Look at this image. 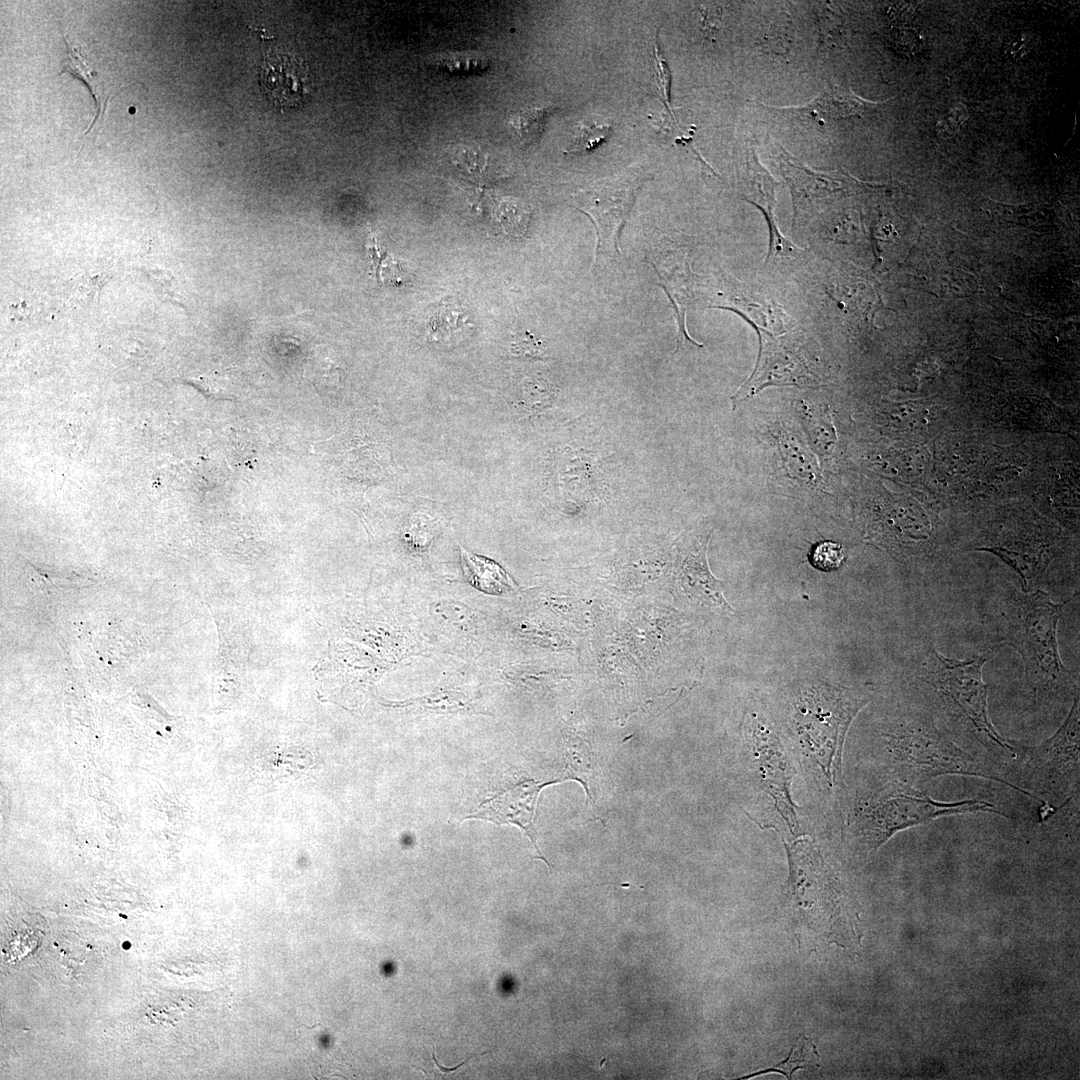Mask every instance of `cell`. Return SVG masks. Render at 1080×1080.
<instances>
[{
  "label": "cell",
  "mask_w": 1080,
  "mask_h": 1080,
  "mask_svg": "<svg viewBox=\"0 0 1080 1080\" xmlns=\"http://www.w3.org/2000/svg\"><path fill=\"white\" fill-rule=\"evenodd\" d=\"M1067 602H1053L1038 588L1004 593L999 613V641L1014 648L1024 663L1028 690L1036 704L1065 703L1079 696L1076 677L1059 654L1057 627Z\"/></svg>",
  "instance_id": "cell-1"
},
{
  "label": "cell",
  "mask_w": 1080,
  "mask_h": 1080,
  "mask_svg": "<svg viewBox=\"0 0 1080 1080\" xmlns=\"http://www.w3.org/2000/svg\"><path fill=\"white\" fill-rule=\"evenodd\" d=\"M868 702L862 692L822 683L804 687L791 702L794 745L811 782L825 797L841 783L846 733Z\"/></svg>",
  "instance_id": "cell-2"
},
{
  "label": "cell",
  "mask_w": 1080,
  "mask_h": 1080,
  "mask_svg": "<svg viewBox=\"0 0 1080 1080\" xmlns=\"http://www.w3.org/2000/svg\"><path fill=\"white\" fill-rule=\"evenodd\" d=\"M879 737L880 761L890 780L924 789L937 777L960 775L1009 786L993 767L958 746L927 712L895 718L881 729Z\"/></svg>",
  "instance_id": "cell-3"
},
{
  "label": "cell",
  "mask_w": 1080,
  "mask_h": 1080,
  "mask_svg": "<svg viewBox=\"0 0 1080 1080\" xmlns=\"http://www.w3.org/2000/svg\"><path fill=\"white\" fill-rule=\"evenodd\" d=\"M986 661L985 655L969 660L947 658L930 645L922 656L919 678L940 697L948 714L981 745L991 766L1007 781L1017 757L1016 741L1001 736L991 721L983 679Z\"/></svg>",
  "instance_id": "cell-4"
},
{
  "label": "cell",
  "mask_w": 1080,
  "mask_h": 1080,
  "mask_svg": "<svg viewBox=\"0 0 1080 1080\" xmlns=\"http://www.w3.org/2000/svg\"><path fill=\"white\" fill-rule=\"evenodd\" d=\"M971 812L1001 814L985 800L938 801L924 789L888 779L857 801L849 818L848 836L857 851L870 856L900 831Z\"/></svg>",
  "instance_id": "cell-5"
},
{
  "label": "cell",
  "mask_w": 1080,
  "mask_h": 1080,
  "mask_svg": "<svg viewBox=\"0 0 1080 1080\" xmlns=\"http://www.w3.org/2000/svg\"><path fill=\"white\" fill-rule=\"evenodd\" d=\"M1079 696L1060 728L1035 746L1016 742L1017 757L1007 773L1011 787L1057 810L1078 794L1080 766Z\"/></svg>",
  "instance_id": "cell-6"
},
{
  "label": "cell",
  "mask_w": 1080,
  "mask_h": 1080,
  "mask_svg": "<svg viewBox=\"0 0 1080 1080\" xmlns=\"http://www.w3.org/2000/svg\"><path fill=\"white\" fill-rule=\"evenodd\" d=\"M744 740L754 780L770 800L783 828L796 836L799 824L790 791L794 769L778 733L766 718L751 713L745 721Z\"/></svg>",
  "instance_id": "cell-7"
},
{
  "label": "cell",
  "mask_w": 1080,
  "mask_h": 1080,
  "mask_svg": "<svg viewBox=\"0 0 1080 1080\" xmlns=\"http://www.w3.org/2000/svg\"><path fill=\"white\" fill-rule=\"evenodd\" d=\"M641 183V175L630 172L595 182L574 195L575 206L591 217L596 229L594 269L620 255L619 233Z\"/></svg>",
  "instance_id": "cell-8"
},
{
  "label": "cell",
  "mask_w": 1080,
  "mask_h": 1080,
  "mask_svg": "<svg viewBox=\"0 0 1080 1080\" xmlns=\"http://www.w3.org/2000/svg\"><path fill=\"white\" fill-rule=\"evenodd\" d=\"M760 352L749 379L732 396L735 409L769 386L818 387L821 379L801 343L794 337L758 332Z\"/></svg>",
  "instance_id": "cell-9"
},
{
  "label": "cell",
  "mask_w": 1080,
  "mask_h": 1080,
  "mask_svg": "<svg viewBox=\"0 0 1080 1080\" xmlns=\"http://www.w3.org/2000/svg\"><path fill=\"white\" fill-rule=\"evenodd\" d=\"M556 782L558 781H522L494 794L466 818L482 819L497 825H516L528 836L538 853V858L551 867V864L538 848L534 817L536 802L541 789Z\"/></svg>",
  "instance_id": "cell-10"
},
{
  "label": "cell",
  "mask_w": 1080,
  "mask_h": 1080,
  "mask_svg": "<svg viewBox=\"0 0 1080 1080\" xmlns=\"http://www.w3.org/2000/svg\"><path fill=\"white\" fill-rule=\"evenodd\" d=\"M649 263L654 268L659 285L664 289L675 309L678 323L677 349L684 342L702 346L695 342L686 329V311L692 297V278L686 248L679 243L665 242Z\"/></svg>",
  "instance_id": "cell-11"
},
{
  "label": "cell",
  "mask_w": 1080,
  "mask_h": 1080,
  "mask_svg": "<svg viewBox=\"0 0 1080 1080\" xmlns=\"http://www.w3.org/2000/svg\"><path fill=\"white\" fill-rule=\"evenodd\" d=\"M260 81L267 98L280 108L300 105L309 93L306 66L300 58L286 52L264 54Z\"/></svg>",
  "instance_id": "cell-12"
},
{
  "label": "cell",
  "mask_w": 1080,
  "mask_h": 1080,
  "mask_svg": "<svg viewBox=\"0 0 1080 1080\" xmlns=\"http://www.w3.org/2000/svg\"><path fill=\"white\" fill-rule=\"evenodd\" d=\"M748 158L741 187L745 200L760 209L767 221L770 232L767 262L774 258L793 259L799 255L800 250L781 235L774 220L775 187L778 184L760 166L755 155Z\"/></svg>",
  "instance_id": "cell-13"
},
{
  "label": "cell",
  "mask_w": 1080,
  "mask_h": 1080,
  "mask_svg": "<svg viewBox=\"0 0 1080 1080\" xmlns=\"http://www.w3.org/2000/svg\"><path fill=\"white\" fill-rule=\"evenodd\" d=\"M723 285L717 290L715 297L710 298V307L733 310L742 315L750 322L757 332H768V328L781 329L785 327L784 313L774 308L771 303L756 297L752 292L742 288L739 282L722 276Z\"/></svg>",
  "instance_id": "cell-14"
},
{
  "label": "cell",
  "mask_w": 1080,
  "mask_h": 1080,
  "mask_svg": "<svg viewBox=\"0 0 1080 1080\" xmlns=\"http://www.w3.org/2000/svg\"><path fill=\"white\" fill-rule=\"evenodd\" d=\"M709 536L696 541L684 556L680 565L681 582L688 593L706 605L732 612L721 589L720 582L711 574L706 551Z\"/></svg>",
  "instance_id": "cell-15"
},
{
  "label": "cell",
  "mask_w": 1080,
  "mask_h": 1080,
  "mask_svg": "<svg viewBox=\"0 0 1080 1080\" xmlns=\"http://www.w3.org/2000/svg\"><path fill=\"white\" fill-rule=\"evenodd\" d=\"M866 102L851 90L829 86L812 102L794 107V112L817 120L838 119L863 112Z\"/></svg>",
  "instance_id": "cell-16"
},
{
  "label": "cell",
  "mask_w": 1080,
  "mask_h": 1080,
  "mask_svg": "<svg viewBox=\"0 0 1080 1080\" xmlns=\"http://www.w3.org/2000/svg\"><path fill=\"white\" fill-rule=\"evenodd\" d=\"M463 573L476 589L492 595H505L514 589L508 573L495 561L461 548Z\"/></svg>",
  "instance_id": "cell-17"
},
{
  "label": "cell",
  "mask_w": 1080,
  "mask_h": 1080,
  "mask_svg": "<svg viewBox=\"0 0 1080 1080\" xmlns=\"http://www.w3.org/2000/svg\"><path fill=\"white\" fill-rule=\"evenodd\" d=\"M783 166L785 177L790 182L793 191L795 214L801 210L807 201L810 207L813 202H820L829 198L840 190L835 179L803 170L802 167L791 165L787 159Z\"/></svg>",
  "instance_id": "cell-18"
},
{
  "label": "cell",
  "mask_w": 1080,
  "mask_h": 1080,
  "mask_svg": "<svg viewBox=\"0 0 1080 1080\" xmlns=\"http://www.w3.org/2000/svg\"><path fill=\"white\" fill-rule=\"evenodd\" d=\"M63 39L65 41V52L61 73L68 72L81 79L89 88L96 103V117L84 134V137H86L92 133L97 121H103L110 95L101 92L98 74L93 68L87 65L80 52V47L72 45L65 34L63 35Z\"/></svg>",
  "instance_id": "cell-19"
},
{
  "label": "cell",
  "mask_w": 1080,
  "mask_h": 1080,
  "mask_svg": "<svg viewBox=\"0 0 1080 1080\" xmlns=\"http://www.w3.org/2000/svg\"><path fill=\"white\" fill-rule=\"evenodd\" d=\"M565 771L567 773L565 779L580 781L585 787L587 795L592 798L590 788H592L591 785L596 773L591 754L582 741L578 742L577 739L567 741Z\"/></svg>",
  "instance_id": "cell-20"
},
{
  "label": "cell",
  "mask_w": 1080,
  "mask_h": 1080,
  "mask_svg": "<svg viewBox=\"0 0 1080 1080\" xmlns=\"http://www.w3.org/2000/svg\"><path fill=\"white\" fill-rule=\"evenodd\" d=\"M550 113L546 108L523 109L512 116L510 125L521 142L533 144L541 137Z\"/></svg>",
  "instance_id": "cell-21"
},
{
  "label": "cell",
  "mask_w": 1080,
  "mask_h": 1080,
  "mask_svg": "<svg viewBox=\"0 0 1080 1080\" xmlns=\"http://www.w3.org/2000/svg\"><path fill=\"white\" fill-rule=\"evenodd\" d=\"M803 1040L804 1041H801V1043H798V1040L796 1041L786 1061L781 1062L771 1069L757 1072L751 1076L767 1072H779L790 1079L793 1073L798 1069L819 1066V1055L817 1054L814 1045L807 1038H803Z\"/></svg>",
  "instance_id": "cell-22"
},
{
  "label": "cell",
  "mask_w": 1080,
  "mask_h": 1080,
  "mask_svg": "<svg viewBox=\"0 0 1080 1080\" xmlns=\"http://www.w3.org/2000/svg\"><path fill=\"white\" fill-rule=\"evenodd\" d=\"M611 133V126L599 122L582 124L567 149L569 154L591 151Z\"/></svg>",
  "instance_id": "cell-23"
},
{
  "label": "cell",
  "mask_w": 1080,
  "mask_h": 1080,
  "mask_svg": "<svg viewBox=\"0 0 1080 1080\" xmlns=\"http://www.w3.org/2000/svg\"><path fill=\"white\" fill-rule=\"evenodd\" d=\"M809 561L819 570L832 571L840 568L844 563L845 552L839 543L822 541L813 546Z\"/></svg>",
  "instance_id": "cell-24"
},
{
  "label": "cell",
  "mask_w": 1080,
  "mask_h": 1080,
  "mask_svg": "<svg viewBox=\"0 0 1080 1080\" xmlns=\"http://www.w3.org/2000/svg\"><path fill=\"white\" fill-rule=\"evenodd\" d=\"M408 705H416L420 708L436 710L439 712L442 711L447 713H456L458 711L465 710L466 708V704L456 693H439L436 695H430L408 702Z\"/></svg>",
  "instance_id": "cell-25"
},
{
  "label": "cell",
  "mask_w": 1080,
  "mask_h": 1080,
  "mask_svg": "<svg viewBox=\"0 0 1080 1080\" xmlns=\"http://www.w3.org/2000/svg\"><path fill=\"white\" fill-rule=\"evenodd\" d=\"M436 611L443 619L453 623V625L464 627L471 622L469 611L464 605L456 602H440L436 606Z\"/></svg>",
  "instance_id": "cell-26"
},
{
  "label": "cell",
  "mask_w": 1080,
  "mask_h": 1080,
  "mask_svg": "<svg viewBox=\"0 0 1080 1080\" xmlns=\"http://www.w3.org/2000/svg\"><path fill=\"white\" fill-rule=\"evenodd\" d=\"M512 350L517 355L537 357L543 355V345L529 332L518 335L512 345Z\"/></svg>",
  "instance_id": "cell-27"
},
{
  "label": "cell",
  "mask_w": 1080,
  "mask_h": 1080,
  "mask_svg": "<svg viewBox=\"0 0 1080 1080\" xmlns=\"http://www.w3.org/2000/svg\"><path fill=\"white\" fill-rule=\"evenodd\" d=\"M654 55L658 70V87L660 92L662 93V97L665 100L667 107H669L671 77L668 66L665 62V59H663V55L659 49L657 41L655 42L654 46Z\"/></svg>",
  "instance_id": "cell-28"
},
{
  "label": "cell",
  "mask_w": 1080,
  "mask_h": 1080,
  "mask_svg": "<svg viewBox=\"0 0 1080 1080\" xmlns=\"http://www.w3.org/2000/svg\"><path fill=\"white\" fill-rule=\"evenodd\" d=\"M897 42L909 52L917 51L922 45L921 35L913 29L899 30Z\"/></svg>",
  "instance_id": "cell-29"
},
{
  "label": "cell",
  "mask_w": 1080,
  "mask_h": 1080,
  "mask_svg": "<svg viewBox=\"0 0 1080 1080\" xmlns=\"http://www.w3.org/2000/svg\"><path fill=\"white\" fill-rule=\"evenodd\" d=\"M966 117V111L962 107L952 109L941 122V127L945 131H954L964 121Z\"/></svg>",
  "instance_id": "cell-30"
},
{
  "label": "cell",
  "mask_w": 1080,
  "mask_h": 1080,
  "mask_svg": "<svg viewBox=\"0 0 1080 1080\" xmlns=\"http://www.w3.org/2000/svg\"><path fill=\"white\" fill-rule=\"evenodd\" d=\"M473 1057L474 1056L468 1057L465 1061H463L462 1063H460L459 1065H457V1066H455L453 1068H444L438 1063V1061H437V1059L435 1057V1049L434 1048H433V1053H432V1058L434 1060V1063L439 1068V1070L442 1071L443 1073H449V1072L455 1071L457 1068H459L460 1066H463L468 1060L472 1059Z\"/></svg>",
  "instance_id": "cell-31"
}]
</instances>
